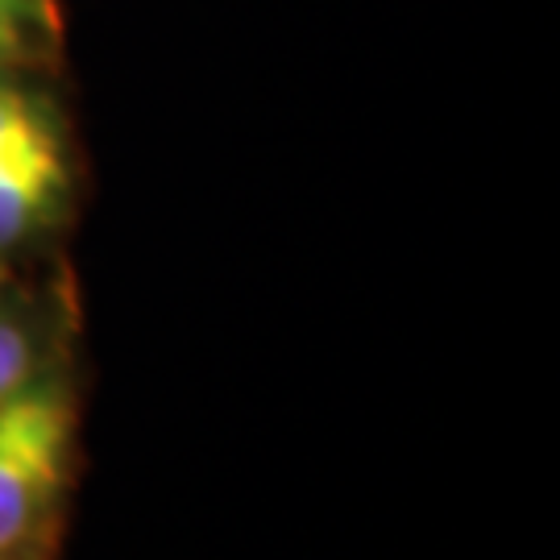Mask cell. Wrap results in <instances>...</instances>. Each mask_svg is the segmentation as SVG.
Here are the masks:
<instances>
[{"label": "cell", "mask_w": 560, "mask_h": 560, "mask_svg": "<svg viewBox=\"0 0 560 560\" xmlns=\"http://www.w3.org/2000/svg\"><path fill=\"white\" fill-rule=\"evenodd\" d=\"M75 444V402L42 374L0 407V557L38 532L59 502Z\"/></svg>", "instance_id": "6da1fadb"}, {"label": "cell", "mask_w": 560, "mask_h": 560, "mask_svg": "<svg viewBox=\"0 0 560 560\" xmlns=\"http://www.w3.org/2000/svg\"><path fill=\"white\" fill-rule=\"evenodd\" d=\"M0 171L71 175V145L59 104L18 71L0 75Z\"/></svg>", "instance_id": "7a4b0ae2"}, {"label": "cell", "mask_w": 560, "mask_h": 560, "mask_svg": "<svg viewBox=\"0 0 560 560\" xmlns=\"http://www.w3.org/2000/svg\"><path fill=\"white\" fill-rule=\"evenodd\" d=\"M71 203V175L0 171V258L50 233Z\"/></svg>", "instance_id": "3957f363"}, {"label": "cell", "mask_w": 560, "mask_h": 560, "mask_svg": "<svg viewBox=\"0 0 560 560\" xmlns=\"http://www.w3.org/2000/svg\"><path fill=\"white\" fill-rule=\"evenodd\" d=\"M55 34V0H0V75L38 62Z\"/></svg>", "instance_id": "277c9868"}, {"label": "cell", "mask_w": 560, "mask_h": 560, "mask_svg": "<svg viewBox=\"0 0 560 560\" xmlns=\"http://www.w3.org/2000/svg\"><path fill=\"white\" fill-rule=\"evenodd\" d=\"M42 378V358H38V328L34 320L0 300V407L18 399L30 382Z\"/></svg>", "instance_id": "5b68a950"}, {"label": "cell", "mask_w": 560, "mask_h": 560, "mask_svg": "<svg viewBox=\"0 0 560 560\" xmlns=\"http://www.w3.org/2000/svg\"><path fill=\"white\" fill-rule=\"evenodd\" d=\"M0 560H4V557H0Z\"/></svg>", "instance_id": "8992f818"}]
</instances>
